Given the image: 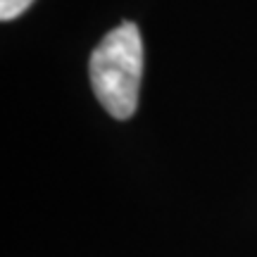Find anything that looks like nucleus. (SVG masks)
<instances>
[{"instance_id":"f257e3e1","label":"nucleus","mask_w":257,"mask_h":257,"mask_svg":"<svg viewBox=\"0 0 257 257\" xmlns=\"http://www.w3.org/2000/svg\"><path fill=\"white\" fill-rule=\"evenodd\" d=\"M88 74L98 102L114 119H128L136 112L143 79V38L134 22H121L98 43Z\"/></svg>"},{"instance_id":"f03ea898","label":"nucleus","mask_w":257,"mask_h":257,"mask_svg":"<svg viewBox=\"0 0 257 257\" xmlns=\"http://www.w3.org/2000/svg\"><path fill=\"white\" fill-rule=\"evenodd\" d=\"M34 0H0V19L10 22V19L19 17L22 12H27L31 8Z\"/></svg>"}]
</instances>
